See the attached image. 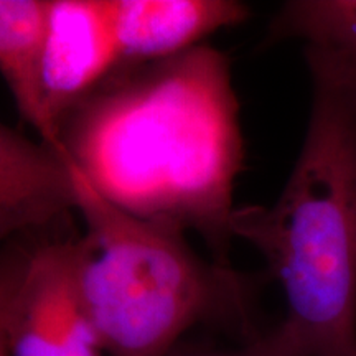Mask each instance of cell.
<instances>
[{
  "label": "cell",
  "mask_w": 356,
  "mask_h": 356,
  "mask_svg": "<svg viewBox=\"0 0 356 356\" xmlns=\"http://www.w3.org/2000/svg\"><path fill=\"white\" fill-rule=\"evenodd\" d=\"M70 165L60 152L0 122V248L76 211Z\"/></svg>",
  "instance_id": "obj_6"
},
{
  "label": "cell",
  "mask_w": 356,
  "mask_h": 356,
  "mask_svg": "<svg viewBox=\"0 0 356 356\" xmlns=\"http://www.w3.org/2000/svg\"><path fill=\"white\" fill-rule=\"evenodd\" d=\"M302 42L340 60L356 76V0H291L267 29V43Z\"/></svg>",
  "instance_id": "obj_9"
},
{
  "label": "cell",
  "mask_w": 356,
  "mask_h": 356,
  "mask_svg": "<svg viewBox=\"0 0 356 356\" xmlns=\"http://www.w3.org/2000/svg\"><path fill=\"white\" fill-rule=\"evenodd\" d=\"M10 356H104L84 307L76 238L35 241L8 317Z\"/></svg>",
  "instance_id": "obj_4"
},
{
  "label": "cell",
  "mask_w": 356,
  "mask_h": 356,
  "mask_svg": "<svg viewBox=\"0 0 356 356\" xmlns=\"http://www.w3.org/2000/svg\"><path fill=\"white\" fill-rule=\"evenodd\" d=\"M211 356H299L296 351H292L277 337V333L273 330L261 333L259 337L251 341H244L239 345L238 350L228 351L222 355H211Z\"/></svg>",
  "instance_id": "obj_11"
},
{
  "label": "cell",
  "mask_w": 356,
  "mask_h": 356,
  "mask_svg": "<svg viewBox=\"0 0 356 356\" xmlns=\"http://www.w3.org/2000/svg\"><path fill=\"white\" fill-rule=\"evenodd\" d=\"M35 239L22 236L0 248V356H10L8 351V317L17 289L29 262L30 249Z\"/></svg>",
  "instance_id": "obj_10"
},
{
  "label": "cell",
  "mask_w": 356,
  "mask_h": 356,
  "mask_svg": "<svg viewBox=\"0 0 356 356\" xmlns=\"http://www.w3.org/2000/svg\"><path fill=\"white\" fill-rule=\"evenodd\" d=\"M58 152L106 202L197 233L231 266L234 186L244 163L231 65L200 47L124 63L58 124Z\"/></svg>",
  "instance_id": "obj_1"
},
{
  "label": "cell",
  "mask_w": 356,
  "mask_h": 356,
  "mask_svg": "<svg viewBox=\"0 0 356 356\" xmlns=\"http://www.w3.org/2000/svg\"><path fill=\"white\" fill-rule=\"evenodd\" d=\"M51 0H0V74L25 122L53 144L43 109L42 63Z\"/></svg>",
  "instance_id": "obj_8"
},
{
  "label": "cell",
  "mask_w": 356,
  "mask_h": 356,
  "mask_svg": "<svg viewBox=\"0 0 356 356\" xmlns=\"http://www.w3.org/2000/svg\"><path fill=\"white\" fill-rule=\"evenodd\" d=\"M122 65L109 0H51L42 91L56 152L61 119Z\"/></svg>",
  "instance_id": "obj_5"
},
{
  "label": "cell",
  "mask_w": 356,
  "mask_h": 356,
  "mask_svg": "<svg viewBox=\"0 0 356 356\" xmlns=\"http://www.w3.org/2000/svg\"><path fill=\"white\" fill-rule=\"evenodd\" d=\"M310 111L270 207H236L234 239L254 246L286 304L274 327L299 356H356V76L304 47Z\"/></svg>",
  "instance_id": "obj_2"
},
{
  "label": "cell",
  "mask_w": 356,
  "mask_h": 356,
  "mask_svg": "<svg viewBox=\"0 0 356 356\" xmlns=\"http://www.w3.org/2000/svg\"><path fill=\"white\" fill-rule=\"evenodd\" d=\"M70 170L84 222L78 286L104 356H168L197 327L238 343L261 335L248 275L204 259L180 231L119 210Z\"/></svg>",
  "instance_id": "obj_3"
},
{
  "label": "cell",
  "mask_w": 356,
  "mask_h": 356,
  "mask_svg": "<svg viewBox=\"0 0 356 356\" xmlns=\"http://www.w3.org/2000/svg\"><path fill=\"white\" fill-rule=\"evenodd\" d=\"M124 63L165 60L204 44L218 30L243 24L236 0H109Z\"/></svg>",
  "instance_id": "obj_7"
}]
</instances>
